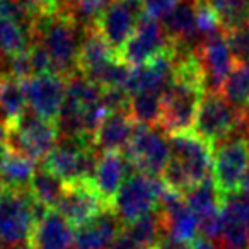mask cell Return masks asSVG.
<instances>
[{
  "instance_id": "obj_1",
  "label": "cell",
  "mask_w": 249,
  "mask_h": 249,
  "mask_svg": "<svg viewBox=\"0 0 249 249\" xmlns=\"http://www.w3.org/2000/svg\"><path fill=\"white\" fill-rule=\"evenodd\" d=\"M171 159L160 179L167 188L186 195L212 176L213 147L193 132L169 137Z\"/></svg>"
},
{
  "instance_id": "obj_2",
  "label": "cell",
  "mask_w": 249,
  "mask_h": 249,
  "mask_svg": "<svg viewBox=\"0 0 249 249\" xmlns=\"http://www.w3.org/2000/svg\"><path fill=\"white\" fill-rule=\"evenodd\" d=\"M84 28H80L67 12L36 16L31 28V43L36 41L50 55L56 75L63 79L77 72V55Z\"/></svg>"
},
{
  "instance_id": "obj_3",
  "label": "cell",
  "mask_w": 249,
  "mask_h": 249,
  "mask_svg": "<svg viewBox=\"0 0 249 249\" xmlns=\"http://www.w3.org/2000/svg\"><path fill=\"white\" fill-rule=\"evenodd\" d=\"M55 121H48L28 109L12 126L5 128V149L31 160H43L58 143Z\"/></svg>"
},
{
  "instance_id": "obj_4",
  "label": "cell",
  "mask_w": 249,
  "mask_h": 249,
  "mask_svg": "<svg viewBox=\"0 0 249 249\" xmlns=\"http://www.w3.org/2000/svg\"><path fill=\"white\" fill-rule=\"evenodd\" d=\"M242 132L248 135L244 111L231 106L222 94L205 92L193 124L195 135L215 147Z\"/></svg>"
},
{
  "instance_id": "obj_5",
  "label": "cell",
  "mask_w": 249,
  "mask_h": 249,
  "mask_svg": "<svg viewBox=\"0 0 249 249\" xmlns=\"http://www.w3.org/2000/svg\"><path fill=\"white\" fill-rule=\"evenodd\" d=\"M205 96L201 84L174 79L160 96L159 126L167 137L186 133L193 128L200 103Z\"/></svg>"
},
{
  "instance_id": "obj_6",
  "label": "cell",
  "mask_w": 249,
  "mask_h": 249,
  "mask_svg": "<svg viewBox=\"0 0 249 249\" xmlns=\"http://www.w3.org/2000/svg\"><path fill=\"white\" fill-rule=\"evenodd\" d=\"M164 190L166 184L160 178L135 171L121 184L111 208L123 225L132 224L157 210Z\"/></svg>"
},
{
  "instance_id": "obj_7",
  "label": "cell",
  "mask_w": 249,
  "mask_h": 249,
  "mask_svg": "<svg viewBox=\"0 0 249 249\" xmlns=\"http://www.w3.org/2000/svg\"><path fill=\"white\" fill-rule=\"evenodd\" d=\"M99 152L86 140L63 139L62 143L43 159V167L50 169L65 184L77 181H90L96 169Z\"/></svg>"
},
{
  "instance_id": "obj_8",
  "label": "cell",
  "mask_w": 249,
  "mask_h": 249,
  "mask_svg": "<svg viewBox=\"0 0 249 249\" xmlns=\"http://www.w3.org/2000/svg\"><path fill=\"white\" fill-rule=\"evenodd\" d=\"M249 171V137L235 135L215 145L212 179L222 200L241 188Z\"/></svg>"
},
{
  "instance_id": "obj_9",
  "label": "cell",
  "mask_w": 249,
  "mask_h": 249,
  "mask_svg": "<svg viewBox=\"0 0 249 249\" xmlns=\"http://www.w3.org/2000/svg\"><path fill=\"white\" fill-rule=\"evenodd\" d=\"M123 154L140 173L159 178L171 159L169 137L156 126L137 123Z\"/></svg>"
},
{
  "instance_id": "obj_10",
  "label": "cell",
  "mask_w": 249,
  "mask_h": 249,
  "mask_svg": "<svg viewBox=\"0 0 249 249\" xmlns=\"http://www.w3.org/2000/svg\"><path fill=\"white\" fill-rule=\"evenodd\" d=\"M33 198L28 190H5L0 200V241L12 249L29 241L35 218H33Z\"/></svg>"
},
{
  "instance_id": "obj_11",
  "label": "cell",
  "mask_w": 249,
  "mask_h": 249,
  "mask_svg": "<svg viewBox=\"0 0 249 249\" xmlns=\"http://www.w3.org/2000/svg\"><path fill=\"white\" fill-rule=\"evenodd\" d=\"M171 50V39L164 29L162 22L147 16L139 19L133 35L124 43L118 53V60L130 69L145 65L147 62Z\"/></svg>"
},
{
  "instance_id": "obj_12",
  "label": "cell",
  "mask_w": 249,
  "mask_h": 249,
  "mask_svg": "<svg viewBox=\"0 0 249 249\" xmlns=\"http://www.w3.org/2000/svg\"><path fill=\"white\" fill-rule=\"evenodd\" d=\"M143 16L145 12L140 0H111L94 26L118 56L120 50L135 31L139 19Z\"/></svg>"
},
{
  "instance_id": "obj_13",
  "label": "cell",
  "mask_w": 249,
  "mask_h": 249,
  "mask_svg": "<svg viewBox=\"0 0 249 249\" xmlns=\"http://www.w3.org/2000/svg\"><path fill=\"white\" fill-rule=\"evenodd\" d=\"M29 109L48 121H56L65 103L67 79L56 73L33 75L19 80Z\"/></svg>"
},
{
  "instance_id": "obj_14",
  "label": "cell",
  "mask_w": 249,
  "mask_h": 249,
  "mask_svg": "<svg viewBox=\"0 0 249 249\" xmlns=\"http://www.w3.org/2000/svg\"><path fill=\"white\" fill-rule=\"evenodd\" d=\"M196 52L201 69H203L205 92L220 94L222 86L234 67V58H232V53L225 41L224 31L203 38L198 45Z\"/></svg>"
},
{
  "instance_id": "obj_15",
  "label": "cell",
  "mask_w": 249,
  "mask_h": 249,
  "mask_svg": "<svg viewBox=\"0 0 249 249\" xmlns=\"http://www.w3.org/2000/svg\"><path fill=\"white\" fill-rule=\"evenodd\" d=\"M104 208L107 207L97 195L92 183L90 181H77V183L65 184L62 198L53 210L58 212L75 229L89 222L90 218H94Z\"/></svg>"
},
{
  "instance_id": "obj_16",
  "label": "cell",
  "mask_w": 249,
  "mask_h": 249,
  "mask_svg": "<svg viewBox=\"0 0 249 249\" xmlns=\"http://www.w3.org/2000/svg\"><path fill=\"white\" fill-rule=\"evenodd\" d=\"M174 75V55H173V43L171 50L166 53L156 56L154 60L147 62L145 65H140L132 69L130 77L126 80L124 90L133 96L139 92H154L162 96L167 89Z\"/></svg>"
},
{
  "instance_id": "obj_17",
  "label": "cell",
  "mask_w": 249,
  "mask_h": 249,
  "mask_svg": "<svg viewBox=\"0 0 249 249\" xmlns=\"http://www.w3.org/2000/svg\"><path fill=\"white\" fill-rule=\"evenodd\" d=\"M133 164L123 152H103L99 154L96 169L92 174V186L96 188L97 195L104 201L107 208L113 207L114 196L120 191L124 179L132 174Z\"/></svg>"
},
{
  "instance_id": "obj_18",
  "label": "cell",
  "mask_w": 249,
  "mask_h": 249,
  "mask_svg": "<svg viewBox=\"0 0 249 249\" xmlns=\"http://www.w3.org/2000/svg\"><path fill=\"white\" fill-rule=\"evenodd\" d=\"M121 225L113 208H104L89 222L73 229V249H109Z\"/></svg>"
},
{
  "instance_id": "obj_19",
  "label": "cell",
  "mask_w": 249,
  "mask_h": 249,
  "mask_svg": "<svg viewBox=\"0 0 249 249\" xmlns=\"http://www.w3.org/2000/svg\"><path fill=\"white\" fill-rule=\"evenodd\" d=\"M137 123L128 111H113L101 121L92 137V147L99 154L124 152Z\"/></svg>"
},
{
  "instance_id": "obj_20",
  "label": "cell",
  "mask_w": 249,
  "mask_h": 249,
  "mask_svg": "<svg viewBox=\"0 0 249 249\" xmlns=\"http://www.w3.org/2000/svg\"><path fill=\"white\" fill-rule=\"evenodd\" d=\"M162 235V220L156 210L132 224L121 225L109 249H154Z\"/></svg>"
},
{
  "instance_id": "obj_21",
  "label": "cell",
  "mask_w": 249,
  "mask_h": 249,
  "mask_svg": "<svg viewBox=\"0 0 249 249\" xmlns=\"http://www.w3.org/2000/svg\"><path fill=\"white\" fill-rule=\"evenodd\" d=\"M28 244L33 249H73V227L55 210L33 225Z\"/></svg>"
},
{
  "instance_id": "obj_22",
  "label": "cell",
  "mask_w": 249,
  "mask_h": 249,
  "mask_svg": "<svg viewBox=\"0 0 249 249\" xmlns=\"http://www.w3.org/2000/svg\"><path fill=\"white\" fill-rule=\"evenodd\" d=\"M167 36L173 43L188 46H198L201 36L195 18V0H181L173 12L162 21Z\"/></svg>"
},
{
  "instance_id": "obj_23",
  "label": "cell",
  "mask_w": 249,
  "mask_h": 249,
  "mask_svg": "<svg viewBox=\"0 0 249 249\" xmlns=\"http://www.w3.org/2000/svg\"><path fill=\"white\" fill-rule=\"evenodd\" d=\"M113 58H118L116 53L107 45L106 39L101 36L96 26L84 29L79 55H77V70L82 75H86V73L99 69L101 65H104Z\"/></svg>"
},
{
  "instance_id": "obj_24",
  "label": "cell",
  "mask_w": 249,
  "mask_h": 249,
  "mask_svg": "<svg viewBox=\"0 0 249 249\" xmlns=\"http://www.w3.org/2000/svg\"><path fill=\"white\" fill-rule=\"evenodd\" d=\"M36 171V162L14 152H5L0 159V179L5 190H28Z\"/></svg>"
},
{
  "instance_id": "obj_25",
  "label": "cell",
  "mask_w": 249,
  "mask_h": 249,
  "mask_svg": "<svg viewBox=\"0 0 249 249\" xmlns=\"http://www.w3.org/2000/svg\"><path fill=\"white\" fill-rule=\"evenodd\" d=\"M28 109L21 82L11 75L0 77V121L4 126H12Z\"/></svg>"
},
{
  "instance_id": "obj_26",
  "label": "cell",
  "mask_w": 249,
  "mask_h": 249,
  "mask_svg": "<svg viewBox=\"0 0 249 249\" xmlns=\"http://www.w3.org/2000/svg\"><path fill=\"white\" fill-rule=\"evenodd\" d=\"M63 190H65V183L56 174H53L52 171L43 166L35 171L31 183H29V191H31L33 198L52 210L60 201Z\"/></svg>"
},
{
  "instance_id": "obj_27",
  "label": "cell",
  "mask_w": 249,
  "mask_h": 249,
  "mask_svg": "<svg viewBox=\"0 0 249 249\" xmlns=\"http://www.w3.org/2000/svg\"><path fill=\"white\" fill-rule=\"evenodd\" d=\"M220 94L239 111L249 109V63H235L222 86Z\"/></svg>"
},
{
  "instance_id": "obj_28",
  "label": "cell",
  "mask_w": 249,
  "mask_h": 249,
  "mask_svg": "<svg viewBox=\"0 0 249 249\" xmlns=\"http://www.w3.org/2000/svg\"><path fill=\"white\" fill-rule=\"evenodd\" d=\"M31 46V29L12 19H0V55L9 56L24 53Z\"/></svg>"
},
{
  "instance_id": "obj_29",
  "label": "cell",
  "mask_w": 249,
  "mask_h": 249,
  "mask_svg": "<svg viewBox=\"0 0 249 249\" xmlns=\"http://www.w3.org/2000/svg\"><path fill=\"white\" fill-rule=\"evenodd\" d=\"M184 200H186V203L190 205V208L195 212V215L198 218L213 213V212H218L222 208V196L218 193L212 176L208 179H205L203 183L191 188L184 195Z\"/></svg>"
},
{
  "instance_id": "obj_30",
  "label": "cell",
  "mask_w": 249,
  "mask_h": 249,
  "mask_svg": "<svg viewBox=\"0 0 249 249\" xmlns=\"http://www.w3.org/2000/svg\"><path fill=\"white\" fill-rule=\"evenodd\" d=\"M130 116L139 124L156 126L160 118V96L154 92H139L130 96Z\"/></svg>"
},
{
  "instance_id": "obj_31",
  "label": "cell",
  "mask_w": 249,
  "mask_h": 249,
  "mask_svg": "<svg viewBox=\"0 0 249 249\" xmlns=\"http://www.w3.org/2000/svg\"><path fill=\"white\" fill-rule=\"evenodd\" d=\"M222 232L218 249H249V222L222 210Z\"/></svg>"
},
{
  "instance_id": "obj_32",
  "label": "cell",
  "mask_w": 249,
  "mask_h": 249,
  "mask_svg": "<svg viewBox=\"0 0 249 249\" xmlns=\"http://www.w3.org/2000/svg\"><path fill=\"white\" fill-rule=\"evenodd\" d=\"M130 72H132V69L128 65H124L121 60L113 58L104 63V65H101L99 69L86 73L84 77L89 79L90 82H94L97 87H101L103 90L113 89V87H123L124 89Z\"/></svg>"
},
{
  "instance_id": "obj_33",
  "label": "cell",
  "mask_w": 249,
  "mask_h": 249,
  "mask_svg": "<svg viewBox=\"0 0 249 249\" xmlns=\"http://www.w3.org/2000/svg\"><path fill=\"white\" fill-rule=\"evenodd\" d=\"M220 21L222 31L249 22V0H207Z\"/></svg>"
},
{
  "instance_id": "obj_34",
  "label": "cell",
  "mask_w": 249,
  "mask_h": 249,
  "mask_svg": "<svg viewBox=\"0 0 249 249\" xmlns=\"http://www.w3.org/2000/svg\"><path fill=\"white\" fill-rule=\"evenodd\" d=\"M111 0H70L65 11L80 28H90L97 22Z\"/></svg>"
},
{
  "instance_id": "obj_35",
  "label": "cell",
  "mask_w": 249,
  "mask_h": 249,
  "mask_svg": "<svg viewBox=\"0 0 249 249\" xmlns=\"http://www.w3.org/2000/svg\"><path fill=\"white\" fill-rule=\"evenodd\" d=\"M225 41L235 63H249V22L224 31Z\"/></svg>"
},
{
  "instance_id": "obj_36",
  "label": "cell",
  "mask_w": 249,
  "mask_h": 249,
  "mask_svg": "<svg viewBox=\"0 0 249 249\" xmlns=\"http://www.w3.org/2000/svg\"><path fill=\"white\" fill-rule=\"evenodd\" d=\"M195 18H196V28L201 39L222 31L218 16L215 14L207 0H195Z\"/></svg>"
},
{
  "instance_id": "obj_37",
  "label": "cell",
  "mask_w": 249,
  "mask_h": 249,
  "mask_svg": "<svg viewBox=\"0 0 249 249\" xmlns=\"http://www.w3.org/2000/svg\"><path fill=\"white\" fill-rule=\"evenodd\" d=\"M147 18L162 22L176 9L181 0H140Z\"/></svg>"
},
{
  "instance_id": "obj_38",
  "label": "cell",
  "mask_w": 249,
  "mask_h": 249,
  "mask_svg": "<svg viewBox=\"0 0 249 249\" xmlns=\"http://www.w3.org/2000/svg\"><path fill=\"white\" fill-rule=\"evenodd\" d=\"M70 0H35L36 14L38 16H50L56 12H63Z\"/></svg>"
},
{
  "instance_id": "obj_39",
  "label": "cell",
  "mask_w": 249,
  "mask_h": 249,
  "mask_svg": "<svg viewBox=\"0 0 249 249\" xmlns=\"http://www.w3.org/2000/svg\"><path fill=\"white\" fill-rule=\"evenodd\" d=\"M191 249H218V244L215 241H210L205 235L198 234L196 237L191 241Z\"/></svg>"
},
{
  "instance_id": "obj_40",
  "label": "cell",
  "mask_w": 249,
  "mask_h": 249,
  "mask_svg": "<svg viewBox=\"0 0 249 249\" xmlns=\"http://www.w3.org/2000/svg\"><path fill=\"white\" fill-rule=\"evenodd\" d=\"M11 2H14L16 5H19V7H22L24 11H28L29 14L33 16H38L36 14V5H35V0H11Z\"/></svg>"
},
{
  "instance_id": "obj_41",
  "label": "cell",
  "mask_w": 249,
  "mask_h": 249,
  "mask_svg": "<svg viewBox=\"0 0 249 249\" xmlns=\"http://www.w3.org/2000/svg\"><path fill=\"white\" fill-rule=\"evenodd\" d=\"M7 152V149H5V126L4 123L0 121V159H2V156Z\"/></svg>"
},
{
  "instance_id": "obj_42",
  "label": "cell",
  "mask_w": 249,
  "mask_h": 249,
  "mask_svg": "<svg viewBox=\"0 0 249 249\" xmlns=\"http://www.w3.org/2000/svg\"><path fill=\"white\" fill-rule=\"evenodd\" d=\"M244 114H246V128H248V135H249V109L244 111Z\"/></svg>"
},
{
  "instance_id": "obj_43",
  "label": "cell",
  "mask_w": 249,
  "mask_h": 249,
  "mask_svg": "<svg viewBox=\"0 0 249 249\" xmlns=\"http://www.w3.org/2000/svg\"><path fill=\"white\" fill-rule=\"evenodd\" d=\"M4 193H5V186H4V183H2V179H0V200H2Z\"/></svg>"
},
{
  "instance_id": "obj_44",
  "label": "cell",
  "mask_w": 249,
  "mask_h": 249,
  "mask_svg": "<svg viewBox=\"0 0 249 249\" xmlns=\"http://www.w3.org/2000/svg\"><path fill=\"white\" fill-rule=\"evenodd\" d=\"M14 249H33L29 244H21V246H18V248H14Z\"/></svg>"
}]
</instances>
